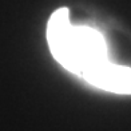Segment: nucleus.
I'll list each match as a JSON object with an SVG mask.
<instances>
[{"mask_svg":"<svg viewBox=\"0 0 131 131\" xmlns=\"http://www.w3.org/2000/svg\"><path fill=\"white\" fill-rule=\"evenodd\" d=\"M47 41L52 56L66 70L79 76L108 60L102 34L87 26H72L67 8H59L51 15Z\"/></svg>","mask_w":131,"mask_h":131,"instance_id":"1","label":"nucleus"},{"mask_svg":"<svg viewBox=\"0 0 131 131\" xmlns=\"http://www.w3.org/2000/svg\"><path fill=\"white\" fill-rule=\"evenodd\" d=\"M90 84L102 90L131 95V68L124 66H118L107 60L96 66L82 76Z\"/></svg>","mask_w":131,"mask_h":131,"instance_id":"2","label":"nucleus"}]
</instances>
